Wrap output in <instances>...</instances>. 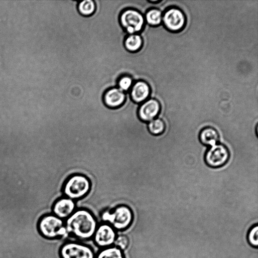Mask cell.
<instances>
[{"label":"cell","instance_id":"4fadbf2b","mask_svg":"<svg viewBox=\"0 0 258 258\" xmlns=\"http://www.w3.org/2000/svg\"><path fill=\"white\" fill-rule=\"evenodd\" d=\"M126 98V93L116 87L107 91L104 95L103 99L105 104L108 107L116 109L124 104Z\"/></svg>","mask_w":258,"mask_h":258},{"label":"cell","instance_id":"52a82bcc","mask_svg":"<svg viewBox=\"0 0 258 258\" xmlns=\"http://www.w3.org/2000/svg\"><path fill=\"white\" fill-rule=\"evenodd\" d=\"M162 23L165 28L171 32H179L187 24L185 13L179 8L170 7L162 13Z\"/></svg>","mask_w":258,"mask_h":258},{"label":"cell","instance_id":"277c9868","mask_svg":"<svg viewBox=\"0 0 258 258\" xmlns=\"http://www.w3.org/2000/svg\"><path fill=\"white\" fill-rule=\"evenodd\" d=\"M90 189L89 180L83 175L77 174L67 180L63 187V193L65 197L75 201L87 195Z\"/></svg>","mask_w":258,"mask_h":258},{"label":"cell","instance_id":"30bf717a","mask_svg":"<svg viewBox=\"0 0 258 258\" xmlns=\"http://www.w3.org/2000/svg\"><path fill=\"white\" fill-rule=\"evenodd\" d=\"M161 110L159 101L155 99L149 98L140 104L138 109V117L140 120L148 123L157 118Z\"/></svg>","mask_w":258,"mask_h":258},{"label":"cell","instance_id":"ac0fdd59","mask_svg":"<svg viewBox=\"0 0 258 258\" xmlns=\"http://www.w3.org/2000/svg\"><path fill=\"white\" fill-rule=\"evenodd\" d=\"M96 258H126L124 252L115 246L100 249Z\"/></svg>","mask_w":258,"mask_h":258},{"label":"cell","instance_id":"2e32d148","mask_svg":"<svg viewBox=\"0 0 258 258\" xmlns=\"http://www.w3.org/2000/svg\"><path fill=\"white\" fill-rule=\"evenodd\" d=\"M162 12L158 8H151L144 14L145 23L151 27H158L162 23Z\"/></svg>","mask_w":258,"mask_h":258},{"label":"cell","instance_id":"ba28073f","mask_svg":"<svg viewBox=\"0 0 258 258\" xmlns=\"http://www.w3.org/2000/svg\"><path fill=\"white\" fill-rule=\"evenodd\" d=\"M229 148L224 144L218 143L212 146L206 151L204 160L207 166L212 168H218L225 165L230 159Z\"/></svg>","mask_w":258,"mask_h":258},{"label":"cell","instance_id":"d6986e66","mask_svg":"<svg viewBox=\"0 0 258 258\" xmlns=\"http://www.w3.org/2000/svg\"><path fill=\"white\" fill-rule=\"evenodd\" d=\"M96 9V5L94 0H84L79 1L78 10L79 13L85 17L92 15Z\"/></svg>","mask_w":258,"mask_h":258},{"label":"cell","instance_id":"7402d4cb","mask_svg":"<svg viewBox=\"0 0 258 258\" xmlns=\"http://www.w3.org/2000/svg\"><path fill=\"white\" fill-rule=\"evenodd\" d=\"M130 245V240L126 235H118L114 246L124 252Z\"/></svg>","mask_w":258,"mask_h":258},{"label":"cell","instance_id":"9c48e42d","mask_svg":"<svg viewBox=\"0 0 258 258\" xmlns=\"http://www.w3.org/2000/svg\"><path fill=\"white\" fill-rule=\"evenodd\" d=\"M118 232L110 225L99 224L93 238L94 244L100 249L114 246Z\"/></svg>","mask_w":258,"mask_h":258},{"label":"cell","instance_id":"7c38bea8","mask_svg":"<svg viewBox=\"0 0 258 258\" xmlns=\"http://www.w3.org/2000/svg\"><path fill=\"white\" fill-rule=\"evenodd\" d=\"M129 93L132 100L140 105L150 98L151 89L147 82L139 80L134 82Z\"/></svg>","mask_w":258,"mask_h":258},{"label":"cell","instance_id":"44dd1931","mask_svg":"<svg viewBox=\"0 0 258 258\" xmlns=\"http://www.w3.org/2000/svg\"><path fill=\"white\" fill-rule=\"evenodd\" d=\"M247 241L253 247L257 248L258 246V225L253 226L249 231L247 235Z\"/></svg>","mask_w":258,"mask_h":258},{"label":"cell","instance_id":"8fae6325","mask_svg":"<svg viewBox=\"0 0 258 258\" xmlns=\"http://www.w3.org/2000/svg\"><path fill=\"white\" fill-rule=\"evenodd\" d=\"M76 209V203L74 200L63 197L54 203L52 208V214L65 221Z\"/></svg>","mask_w":258,"mask_h":258},{"label":"cell","instance_id":"8992f818","mask_svg":"<svg viewBox=\"0 0 258 258\" xmlns=\"http://www.w3.org/2000/svg\"><path fill=\"white\" fill-rule=\"evenodd\" d=\"M60 258H96L93 248L87 244L79 241H68L60 248Z\"/></svg>","mask_w":258,"mask_h":258},{"label":"cell","instance_id":"ffe728a7","mask_svg":"<svg viewBox=\"0 0 258 258\" xmlns=\"http://www.w3.org/2000/svg\"><path fill=\"white\" fill-rule=\"evenodd\" d=\"M133 84L134 81L130 76L123 75L118 81L117 88L126 93L130 91Z\"/></svg>","mask_w":258,"mask_h":258},{"label":"cell","instance_id":"3957f363","mask_svg":"<svg viewBox=\"0 0 258 258\" xmlns=\"http://www.w3.org/2000/svg\"><path fill=\"white\" fill-rule=\"evenodd\" d=\"M39 234L48 240L61 239L67 235L65 221L52 213L42 215L37 224Z\"/></svg>","mask_w":258,"mask_h":258},{"label":"cell","instance_id":"6da1fadb","mask_svg":"<svg viewBox=\"0 0 258 258\" xmlns=\"http://www.w3.org/2000/svg\"><path fill=\"white\" fill-rule=\"evenodd\" d=\"M65 223L67 235L81 242L92 240L99 225L95 215L85 209H77Z\"/></svg>","mask_w":258,"mask_h":258},{"label":"cell","instance_id":"e0dca14e","mask_svg":"<svg viewBox=\"0 0 258 258\" xmlns=\"http://www.w3.org/2000/svg\"><path fill=\"white\" fill-rule=\"evenodd\" d=\"M147 129L151 135L159 136L165 132L166 125L162 119L156 118L147 123Z\"/></svg>","mask_w":258,"mask_h":258},{"label":"cell","instance_id":"7a4b0ae2","mask_svg":"<svg viewBox=\"0 0 258 258\" xmlns=\"http://www.w3.org/2000/svg\"><path fill=\"white\" fill-rule=\"evenodd\" d=\"M99 218L102 223L110 225L117 232L130 228L135 220L131 209L125 205L118 206L111 210H105L101 213Z\"/></svg>","mask_w":258,"mask_h":258},{"label":"cell","instance_id":"5b68a950","mask_svg":"<svg viewBox=\"0 0 258 258\" xmlns=\"http://www.w3.org/2000/svg\"><path fill=\"white\" fill-rule=\"evenodd\" d=\"M120 23L128 35L139 34L146 23L144 15L134 9L124 10L120 16Z\"/></svg>","mask_w":258,"mask_h":258},{"label":"cell","instance_id":"5bb4252c","mask_svg":"<svg viewBox=\"0 0 258 258\" xmlns=\"http://www.w3.org/2000/svg\"><path fill=\"white\" fill-rule=\"evenodd\" d=\"M199 138L203 145L211 147L219 143L220 134L216 128L208 126L202 129Z\"/></svg>","mask_w":258,"mask_h":258},{"label":"cell","instance_id":"9a60e30c","mask_svg":"<svg viewBox=\"0 0 258 258\" xmlns=\"http://www.w3.org/2000/svg\"><path fill=\"white\" fill-rule=\"evenodd\" d=\"M143 45V40L139 34L128 35L124 40V46L129 52L135 53L139 51Z\"/></svg>","mask_w":258,"mask_h":258}]
</instances>
